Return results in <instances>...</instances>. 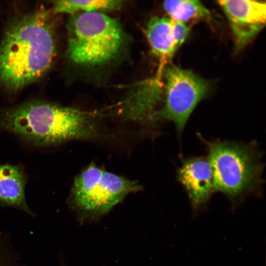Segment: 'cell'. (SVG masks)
Wrapping results in <instances>:
<instances>
[{"mask_svg":"<svg viewBox=\"0 0 266 266\" xmlns=\"http://www.w3.org/2000/svg\"><path fill=\"white\" fill-rule=\"evenodd\" d=\"M56 46L49 12L40 8L14 21L0 46V82L17 90L49 69Z\"/></svg>","mask_w":266,"mask_h":266,"instance_id":"6da1fadb","label":"cell"},{"mask_svg":"<svg viewBox=\"0 0 266 266\" xmlns=\"http://www.w3.org/2000/svg\"><path fill=\"white\" fill-rule=\"evenodd\" d=\"M0 128L40 146L91 138L97 134V126L89 114L40 101L0 111Z\"/></svg>","mask_w":266,"mask_h":266,"instance_id":"7a4b0ae2","label":"cell"},{"mask_svg":"<svg viewBox=\"0 0 266 266\" xmlns=\"http://www.w3.org/2000/svg\"><path fill=\"white\" fill-rule=\"evenodd\" d=\"M198 135L207 152L214 192L224 195L234 207L249 196L262 195L264 166L254 142L208 140Z\"/></svg>","mask_w":266,"mask_h":266,"instance_id":"3957f363","label":"cell"},{"mask_svg":"<svg viewBox=\"0 0 266 266\" xmlns=\"http://www.w3.org/2000/svg\"><path fill=\"white\" fill-rule=\"evenodd\" d=\"M67 28L68 55L79 65H97L109 61L124 40L119 23L99 12L74 14Z\"/></svg>","mask_w":266,"mask_h":266,"instance_id":"277c9868","label":"cell"},{"mask_svg":"<svg viewBox=\"0 0 266 266\" xmlns=\"http://www.w3.org/2000/svg\"><path fill=\"white\" fill-rule=\"evenodd\" d=\"M140 189L137 182L92 164L75 177L69 201L84 216L96 217L106 214L128 194Z\"/></svg>","mask_w":266,"mask_h":266,"instance_id":"5b68a950","label":"cell"},{"mask_svg":"<svg viewBox=\"0 0 266 266\" xmlns=\"http://www.w3.org/2000/svg\"><path fill=\"white\" fill-rule=\"evenodd\" d=\"M163 74L165 80V105L152 113L150 121H170L180 135L194 110L206 96L209 84L192 71L175 65L166 66Z\"/></svg>","mask_w":266,"mask_h":266,"instance_id":"8992f818","label":"cell"},{"mask_svg":"<svg viewBox=\"0 0 266 266\" xmlns=\"http://www.w3.org/2000/svg\"><path fill=\"white\" fill-rule=\"evenodd\" d=\"M217 2L228 19L237 50L249 43L265 26V1L221 0Z\"/></svg>","mask_w":266,"mask_h":266,"instance_id":"52a82bcc","label":"cell"},{"mask_svg":"<svg viewBox=\"0 0 266 266\" xmlns=\"http://www.w3.org/2000/svg\"><path fill=\"white\" fill-rule=\"evenodd\" d=\"M176 178L187 195L193 215L197 216L206 208L215 192L211 168L207 158H182Z\"/></svg>","mask_w":266,"mask_h":266,"instance_id":"ba28073f","label":"cell"},{"mask_svg":"<svg viewBox=\"0 0 266 266\" xmlns=\"http://www.w3.org/2000/svg\"><path fill=\"white\" fill-rule=\"evenodd\" d=\"M190 31L186 24L169 17H154L149 21L147 36L153 52L164 68L186 39Z\"/></svg>","mask_w":266,"mask_h":266,"instance_id":"9c48e42d","label":"cell"},{"mask_svg":"<svg viewBox=\"0 0 266 266\" xmlns=\"http://www.w3.org/2000/svg\"><path fill=\"white\" fill-rule=\"evenodd\" d=\"M25 178L18 166H0V201L32 214L25 194Z\"/></svg>","mask_w":266,"mask_h":266,"instance_id":"30bf717a","label":"cell"},{"mask_svg":"<svg viewBox=\"0 0 266 266\" xmlns=\"http://www.w3.org/2000/svg\"><path fill=\"white\" fill-rule=\"evenodd\" d=\"M163 6L169 17L183 23L186 24V22L193 20H209L211 18L210 11L199 0H166Z\"/></svg>","mask_w":266,"mask_h":266,"instance_id":"8fae6325","label":"cell"},{"mask_svg":"<svg viewBox=\"0 0 266 266\" xmlns=\"http://www.w3.org/2000/svg\"><path fill=\"white\" fill-rule=\"evenodd\" d=\"M120 0H59L53 6V12L56 13L76 14L83 12H99L116 9L122 4Z\"/></svg>","mask_w":266,"mask_h":266,"instance_id":"7c38bea8","label":"cell"},{"mask_svg":"<svg viewBox=\"0 0 266 266\" xmlns=\"http://www.w3.org/2000/svg\"><path fill=\"white\" fill-rule=\"evenodd\" d=\"M5 260H4L2 255H0V266H9Z\"/></svg>","mask_w":266,"mask_h":266,"instance_id":"4fadbf2b","label":"cell"}]
</instances>
